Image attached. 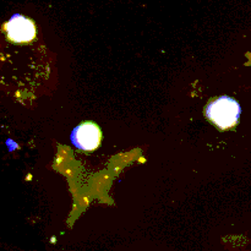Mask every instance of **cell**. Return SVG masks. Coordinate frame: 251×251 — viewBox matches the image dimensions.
<instances>
[{
    "label": "cell",
    "instance_id": "1",
    "mask_svg": "<svg viewBox=\"0 0 251 251\" xmlns=\"http://www.w3.org/2000/svg\"><path fill=\"white\" fill-rule=\"evenodd\" d=\"M205 115L220 129H230L239 122L242 107L234 98L221 96L207 103L205 108Z\"/></svg>",
    "mask_w": 251,
    "mask_h": 251
},
{
    "label": "cell",
    "instance_id": "2",
    "mask_svg": "<svg viewBox=\"0 0 251 251\" xmlns=\"http://www.w3.org/2000/svg\"><path fill=\"white\" fill-rule=\"evenodd\" d=\"M102 132L95 123H82L73 130L70 140L74 146L81 151H93L100 144Z\"/></svg>",
    "mask_w": 251,
    "mask_h": 251
},
{
    "label": "cell",
    "instance_id": "3",
    "mask_svg": "<svg viewBox=\"0 0 251 251\" xmlns=\"http://www.w3.org/2000/svg\"><path fill=\"white\" fill-rule=\"evenodd\" d=\"M7 38L14 43H28L36 38V26L33 21L22 15L16 14L5 24Z\"/></svg>",
    "mask_w": 251,
    "mask_h": 251
}]
</instances>
